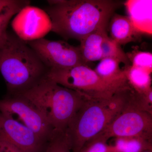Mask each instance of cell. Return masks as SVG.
<instances>
[{"mask_svg":"<svg viewBox=\"0 0 152 152\" xmlns=\"http://www.w3.org/2000/svg\"><path fill=\"white\" fill-rule=\"evenodd\" d=\"M46 9L51 31L67 39L80 41L91 33L107 29L121 2L113 0L48 1Z\"/></svg>","mask_w":152,"mask_h":152,"instance_id":"obj_1","label":"cell"},{"mask_svg":"<svg viewBox=\"0 0 152 152\" xmlns=\"http://www.w3.org/2000/svg\"><path fill=\"white\" fill-rule=\"evenodd\" d=\"M48 70L25 41L7 33L0 45V72L9 95L31 88L46 77Z\"/></svg>","mask_w":152,"mask_h":152,"instance_id":"obj_2","label":"cell"},{"mask_svg":"<svg viewBox=\"0 0 152 152\" xmlns=\"http://www.w3.org/2000/svg\"><path fill=\"white\" fill-rule=\"evenodd\" d=\"M131 89L130 86L122 88L109 99H86L66 129L73 152H80L121 112Z\"/></svg>","mask_w":152,"mask_h":152,"instance_id":"obj_3","label":"cell"},{"mask_svg":"<svg viewBox=\"0 0 152 152\" xmlns=\"http://www.w3.org/2000/svg\"><path fill=\"white\" fill-rule=\"evenodd\" d=\"M18 94L34 104L54 131L59 132L66 130L76 113L87 99L46 77L31 88Z\"/></svg>","mask_w":152,"mask_h":152,"instance_id":"obj_4","label":"cell"},{"mask_svg":"<svg viewBox=\"0 0 152 152\" xmlns=\"http://www.w3.org/2000/svg\"><path fill=\"white\" fill-rule=\"evenodd\" d=\"M46 77L89 99H109L120 87L105 81L86 65L49 70Z\"/></svg>","mask_w":152,"mask_h":152,"instance_id":"obj_5","label":"cell"},{"mask_svg":"<svg viewBox=\"0 0 152 152\" xmlns=\"http://www.w3.org/2000/svg\"><path fill=\"white\" fill-rule=\"evenodd\" d=\"M0 113L29 128L48 143L54 131L34 105L21 95H10L0 100Z\"/></svg>","mask_w":152,"mask_h":152,"instance_id":"obj_6","label":"cell"},{"mask_svg":"<svg viewBox=\"0 0 152 152\" xmlns=\"http://www.w3.org/2000/svg\"><path fill=\"white\" fill-rule=\"evenodd\" d=\"M96 137L106 141L112 137H138L152 140V114L125 105L104 129Z\"/></svg>","mask_w":152,"mask_h":152,"instance_id":"obj_7","label":"cell"},{"mask_svg":"<svg viewBox=\"0 0 152 152\" xmlns=\"http://www.w3.org/2000/svg\"><path fill=\"white\" fill-rule=\"evenodd\" d=\"M48 70L68 69L86 65L79 47L62 40L52 41L44 38L25 42Z\"/></svg>","mask_w":152,"mask_h":152,"instance_id":"obj_8","label":"cell"},{"mask_svg":"<svg viewBox=\"0 0 152 152\" xmlns=\"http://www.w3.org/2000/svg\"><path fill=\"white\" fill-rule=\"evenodd\" d=\"M0 142L23 152H44L48 144L29 128L1 113Z\"/></svg>","mask_w":152,"mask_h":152,"instance_id":"obj_9","label":"cell"},{"mask_svg":"<svg viewBox=\"0 0 152 152\" xmlns=\"http://www.w3.org/2000/svg\"><path fill=\"white\" fill-rule=\"evenodd\" d=\"M12 25L17 37L25 42L43 38L52 29L51 21L46 12L30 5L18 13Z\"/></svg>","mask_w":152,"mask_h":152,"instance_id":"obj_10","label":"cell"},{"mask_svg":"<svg viewBox=\"0 0 152 152\" xmlns=\"http://www.w3.org/2000/svg\"><path fill=\"white\" fill-rule=\"evenodd\" d=\"M128 17L141 33L151 35L152 0H129L125 3Z\"/></svg>","mask_w":152,"mask_h":152,"instance_id":"obj_11","label":"cell"},{"mask_svg":"<svg viewBox=\"0 0 152 152\" xmlns=\"http://www.w3.org/2000/svg\"><path fill=\"white\" fill-rule=\"evenodd\" d=\"M108 26L110 38L120 45L137 41L142 34L126 16L114 14Z\"/></svg>","mask_w":152,"mask_h":152,"instance_id":"obj_12","label":"cell"},{"mask_svg":"<svg viewBox=\"0 0 152 152\" xmlns=\"http://www.w3.org/2000/svg\"><path fill=\"white\" fill-rule=\"evenodd\" d=\"M121 62L111 58L101 60L94 70L98 75L105 81L117 86H128L127 80L124 69L120 67Z\"/></svg>","mask_w":152,"mask_h":152,"instance_id":"obj_13","label":"cell"},{"mask_svg":"<svg viewBox=\"0 0 152 152\" xmlns=\"http://www.w3.org/2000/svg\"><path fill=\"white\" fill-rule=\"evenodd\" d=\"M107 35V29H102L91 33L80 41L79 48L83 59L87 64L102 59L101 45Z\"/></svg>","mask_w":152,"mask_h":152,"instance_id":"obj_14","label":"cell"},{"mask_svg":"<svg viewBox=\"0 0 152 152\" xmlns=\"http://www.w3.org/2000/svg\"><path fill=\"white\" fill-rule=\"evenodd\" d=\"M124 70L129 86L136 92L146 94L152 90L151 73L131 65L125 66Z\"/></svg>","mask_w":152,"mask_h":152,"instance_id":"obj_15","label":"cell"},{"mask_svg":"<svg viewBox=\"0 0 152 152\" xmlns=\"http://www.w3.org/2000/svg\"><path fill=\"white\" fill-rule=\"evenodd\" d=\"M111 152H142L152 150V140L138 137H121L110 145Z\"/></svg>","mask_w":152,"mask_h":152,"instance_id":"obj_16","label":"cell"},{"mask_svg":"<svg viewBox=\"0 0 152 152\" xmlns=\"http://www.w3.org/2000/svg\"><path fill=\"white\" fill-rule=\"evenodd\" d=\"M102 59L111 58L124 64L125 66L130 65L131 63L121 45L108 36H106L101 45Z\"/></svg>","mask_w":152,"mask_h":152,"instance_id":"obj_17","label":"cell"},{"mask_svg":"<svg viewBox=\"0 0 152 152\" xmlns=\"http://www.w3.org/2000/svg\"><path fill=\"white\" fill-rule=\"evenodd\" d=\"M29 1L18 0L0 14V45L5 39L7 35V28L12 18L26 6L30 5Z\"/></svg>","mask_w":152,"mask_h":152,"instance_id":"obj_18","label":"cell"},{"mask_svg":"<svg viewBox=\"0 0 152 152\" xmlns=\"http://www.w3.org/2000/svg\"><path fill=\"white\" fill-rule=\"evenodd\" d=\"M44 152H73L66 132H54Z\"/></svg>","mask_w":152,"mask_h":152,"instance_id":"obj_19","label":"cell"},{"mask_svg":"<svg viewBox=\"0 0 152 152\" xmlns=\"http://www.w3.org/2000/svg\"><path fill=\"white\" fill-rule=\"evenodd\" d=\"M131 65L133 66L141 68L149 72L152 71V55L149 52L133 50L131 53H126Z\"/></svg>","mask_w":152,"mask_h":152,"instance_id":"obj_20","label":"cell"},{"mask_svg":"<svg viewBox=\"0 0 152 152\" xmlns=\"http://www.w3.org/2000/svg\"><path fill=\"white\" fill-rule=\"evenodd\" d=\"M104 139L95 137L85 144L80 152H111L110 146Z\"/></svg>","mask_w":152,"mask_h":152,"instance_id":"obj_21","label":"cell"},{"mask_svg":"<svg viewBox=\"0 0 152 152\" xmlns=\"http://www.w3.org/2000/svg\"><path fill=\"white\" fill-rule=\"evenodd\" d=\"M0 152H23L10 144L0 142Z\"/></svg>","mask_w":152,"mask_h":152,"instance_id":"obj_22","label":"cell"},{"mask_svg":"<svg viewBox=\"0 0 152 152\" xmlns=\"http://www.w3.org/2000/svg\"><path fill=\"white\" fill-rule=\"evenodd\" d=\"M18 0H0V14L10 6L16 4Z\"/></svg>","mask_w":152,"mask_h":152,"instance_id":"obj_23","label":"cell"},{"mask_svg":"<svg viewBox=\"0 0 152 152\" xmlns=\"http://www.w3.org/2000/svg\"><path fill=\"white\" fill-rule=\"evenodd\" d=\"M142 152H152V150H148V151H145Z\"/></svg>","mask_w":152,"mask_h":152,"instance_id":"obj_24","label":"cell"}]
</instances>
